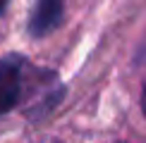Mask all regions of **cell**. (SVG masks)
Here are the masks:
<instances>
[{
    "mask_svg": "<svg viewBox=\"0 0 146 143\" xmlns=\"http://www.w3.org/2000/svg\"><path fill=\"white\" fill-rule=\"evenodd\" d=\"M141 110H144V117H146V83H144V91H141Z\"/></svg>",
    "mask_w": 146,
    "mask_h": 143,
    "instance_id": "cell-3",
    "label": "cell"
},
{
    "mask_svg": "<svg viewBox=\"0 0 146 143\" xmlns=\"http://www.w3.org/2000/svg\"><path fill=\"white\" fill-rule=\"evenodd\" d=\"M65 17V0H36L34 12L29 17V33L34 38H43L60 26Z\"/></svg>",
    "mask_w": 146,
    "mask_h": 143,
    "instance_id": "cell-2",
    "label": "cell"
},
{
    "mask_svg": "<svg viewBox=\"0 0 146 143\" xmlns=\"http://www.w3.org/2000/svg\"><path fill=\"white\" fill-rule=\"evenodd\" d=\"M7 3H10V0H0V14L5 12V7H7Z\"/></svg>",
    "mask_w": 146,
    "mask_h": 143,
    "instance_id": "cell-4",
    "label": "cell"
},
{
    "mask_svg": "<svg viewBox=\"0 0 146 143\" xmlns=\"http://www.w3.org/2000/svg\"><path fill=\"white\" fill-rule=\"evenodd\" d=\"M27 57L17 52L0 57V115H7L22 103L27 91Z\"/></svg>",
    "mask_w": 146,
    "mask_h": 143,
    "instance_id": "cell-1",
    "label": "cell"
}]
</instances>
